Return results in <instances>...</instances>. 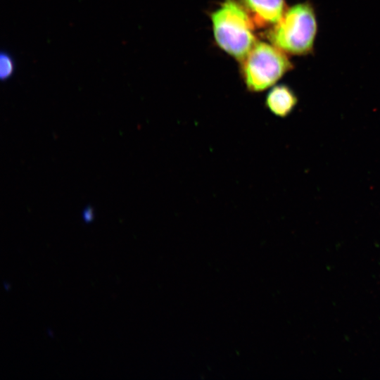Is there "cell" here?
Returning a JSON list of instances; mask_svg holds the SVG:
<instances>
[{
  "label": "cell",
  "instance_id": "cell-8",
  "mask_svg": "<svg viewBox=\"0 0 380 380\" xmlns=\"http://www.w3.org/2000/svg\"><path fill=\"white\" fill-rule=\"evenodd\" d=\"M4 286L6 291L9 289V284L7 282H4Z\"/></svg>",
  "mask_w": 380,
  "mask_h": 380
},
{
  "label": "cell",
  "instance_id": "cell-4",
  "mask_svg": "<svg viewBox=\"0 0 380 380\" xmlns=\"http://www.w3.org/2000/svg\"><path fill=\"white\" fill-rule=\"evenodd\" d=\"M255 26L272 27L287 9L285 0H239Z\"/></svg>",
  "mask_w": 380,
  "mask_h": 380
},
{
  "label": "cell",
  "instance_id": "cell-2",
  "mask_svg": "<svg viewBox=\"0 0 380 380\" xmlns=\"http://www.w3.org/2000/svg\"><path fill=\"white\" fill-rule=\"evenodd\" d=\"M214 37L218 46L240 62L257 42L255 25L239 1L224 0L211 14Z\"/></svg>",
  "mask_w": 380,
  "mask_h": 380
},
{
  "label": "cell",
  "instance_id": "cell-3",
  "mask_svg": "<svg viewBox=\"0 0 380 380\" xmlns=\"http://www.w3.org/2000/svg\"><path fill=\"white\" fill-rule=\"evenodd\" d=\"M241 63L244 84L254 93L272 87L293 68L286 53L264 42H256Z\"/></svg>",
  "mask_w": 380,
  "mask_h": 380
},
{
  "label": "cell",
  "instance_id": "cell-1",
  "mask_svg": "<svg viewBox=\"0 0 380 380\" xmlns=\"http://www.w3.org/2000/svg\"><path fill=\"white\" fill-rule=\"evenodd\" d=\"M317 32L314 7L310 2L296 4L267 32L270 42L287 55L305 56L313 49Z\"/></svg>",
  "mask_w": 380,
  "mask_h": 380
},
{
  "label": "cell",
  "instance_id": "cell-7",
  "mask_svg": "<svg viewBox=\"0 0 380 380\" xmlns=\"http://www.w3.org/2000/svg\"><path fill=\"white\" fill-rule=\"evenodd\" d=\"M93 211L91 210V208H86L83 213V218L85 222H89L92 220L93 219Z\"/></svg>",
  "mask_w": 380,
  "mask_h": 380
},
{
  "label": "cell",
  "instance_id": "cell-6",
  "mask_svg": "<svg viewBox=\"0 0 380 380\" xmlns=\"http://www.w3.org/2000/svg\"><path fill=\"white\" fill-rule=\"evenodd\" d=\"M15 70V63L8 52H1L0 56V76L2 80L9 79Z\"/></svg>",
  "mask_w": 380,
  "mask_h": 380
},
{
  "label": "cell",
  "instance_id": "cell-5",
  "mask_svg": "<svg viewBox=\"0 0 380 380\" xmlns=\"http://www.w3.org/2000/svg\"><path fill=\"white\" fill-rule=\"evenodd\" d=\"M298 103V98L292 89L286 84L274 86L265 98L266 108L274 115L288 116Z\"/></svg>",
  "mask_w": 380,
  "mask_h": 380
}]
</instances>
